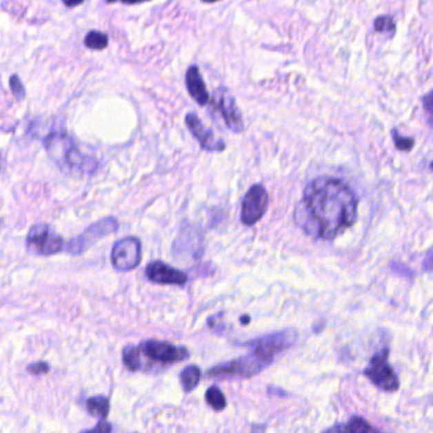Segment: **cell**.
<instances>
[{
	"label": "cell",
	"mask_w": 433,
	"mask_h": 433,
	"mask_svg": "<svg viewBox=\"0 0 433 433\" xmlns=\"http://www.w3.org/2000/svg\"><path fill=\"white\" fill-rule=\"evenodd\" d=\"M357 215V194L345 181L334 177H318L308 183L295 210V220L305 233L327 241L351 228Z\"/></svg>",
	"instance_id": "obj_1"
},
{
	"label": "cell",
	"mask_w": 433,
	"mask_h": 433,
	"mask_svg": "<svg viewBox=\"0 0 433 433\" xmlns=\"http://www.w3.org/2000/svg\"><path fill=\"white\" fill-rule=\"evenodd\" d=\"M45 148L60 168L70 174H90L97 168V161L81 152L78 145L65 132H54L45 139Z\"/></svg>",
	"instance_id": "obj_2"
},
{
	"label": "cell",
	"mask_w": 433,
	"mask_h": 433,
	"mask_svg": "<svg viewBox=\"0 0 433 433\" xmlns=\"http://www.w3.org/2000/svg\"><path fill=\"white\" fill-rule=\"evenodd\" d=\"M27 250L36 256L50 257L63 250L64 241L59 234L45 223L33 225L26 239Z\"/></svg>",
	"instance_id": "obj_3"
},
{
	"label": "cell",
	"mask_w": 433,
	"mask_h": 433,
	"mask_svg": "<svg viewBox=\"0 0 433 433\" xmlns=\"http://www.w3.org/2000/svg\"><path fill=\"white\" fill-rule=\"evenodd\" d=\"M267 367L265 362L259 360L253 352H249L245 356L235 359L233 361L220 363L215 367L208 371V376L211 379H232V377H241L248 379L259 374L262 370Z\"/></svg>",
	"instance_id": "obj_4"
},
{
	"label": "cell",
	"mask_w": 433,
	"mask_h": 433,
	"mask_svg": "<svg viewBox=\"0 0 433 433\" xmlns=\"http://www.w3.org/2000/svg\"><path fill=\"white\" fill-rule=\"evenodd\" d=\"M296 339V333L294 332H279L267 334L263 337L258 338L256 341H252L247 345L252 347L250 352L254 353L259 360L265 362L267 366L272 363L274 357L277 354L289 350L292 343Z\"/></svg>",
	"instance_id": "obj_5"
},
{
	"label": "cell",
	"mask_w": 433,
	"mask_h": 433,
	"mask_svg": "<svg viewBox=\"0 0 433 433\" xmlns=\"http://www.w3.org/2000/svg\"><path fill=\"white\" fill-rule=\"evenodd\" d=\"M119 226L120 224L116 217H105L94 224L90 225L85 229L84 233L69 241L66 245V250L72 256H81L99 239L108 236L110 234L116 233Z\"/></svg>",
	"instance_id": "obj_6"
},
{
	"label": "cell",
	"mask_w": 433,
	"mask_h": 433,
	"mask_svg": "<svg viewBox=\"0 0 433 433\" xmlns=\"http://www.w3.org/2000/svg\"><path fill=\"white\" fill-rule=\"evenodd\" d=\"M389 348L376 353L371 361L369 367L363 371V375L370 381L381 390L396 392L399 389V377L395 374L393 367L389 365Z\"/></svg>",
	"instance_id": "obj_7"
},
{
	"label": "cell",
	"mask_w": 433,
	"mask_h": 433,
	"mask_svg": "<svg viewBox=\"0 0 433 433\" xmlns=\"http://www.w3.org/2000/svg\"><path fill=\"white\" fill-rule=\"evenodd\" d=\"M141 256V241L135 236H126L114 243L111 252V262L114 270L128 272L140 265Z\"/></svg>",
	"instance_id": "obj_8"
},
{
	"label": "cell",
	"mask_w": 433,
	"mask_h": 433,
	"mask_svg": "<svg viewBox=\"0 0 433 433\" xmlns=\"http://www.w3.org/2000/svg\"><path fill=\"white\" fill-rule=\"evenodd\" d=\"M268 192L262 185H253L241 203V220L245 226H253L265 216L268 208Z\"/></svg>",
	"instance_id": "obj_9"
},
{
	"label": "cell",
	"mask_w": 433,
	"mask_h": 433,
	"mask_svg": "<svg viewBox=\"0 0 433 433\" xmlns=\"http://www.w3.org/2000/svg\"><path fill=\"white\" fill-rule=\"evenodd\" d=\"M140 350L149 360L158 363H177L190 359V352L185 347H177L157 339L143 342Z\"/></svg>",
	"instance_id": "obj_10"
},
{
	"label": "cell",
	"mask_w": 433,
	"mask_h": 433,
	"mask_svg": "<svg viewBox=\"0 0 433 433\" xmlns=\"http://www.w3.org/2000/svg\"><path fill=\"white\" fill-rule=\"evenodd\" d=\"M212 105H215L223 114L228 129L236 134H241L244 131V121L235 102V98L226 89H217L215 96L212 98Z\"/></svg>",
	"instance_id": "obj_11"
},
{
	"label": "cell",
	"mask_w": 433,
	"mask_h": 433,
	"mask_svg": "<svg viewBox=\"0 0 433 433\" xmlns=\"http://www.w3.org/2000/svg\"><path fill=\"white\" fill-rule=\"evenodd\" d=\"M185 125L191 131L193 137L200 143L201 148L208 152H223L225 149L224 141L217 139L211 130L208 129L202 121L199 119L196 113H187L185 116Z\"/></svg>",
	"instance_id": "obj_12"
},
{
	"label": "cell",
	"mask_w": 433,
	"mask_h": 433,
	"mask_svg": "<svg viewBox=\"0 0 433 433\" xmlns=\"http://www.w3.org/2000/svg\"><path fill=\"white\" fill-rule=\"evenodd\" d=\"M146 277L152 282L161 285H185L188 281V276L183 271L173 268L161 261H155L146 265Z\"/></svg>",
	"instance_id": "obj_13"
},
{
	"label": "cell",
	"mask_w": 433,
	"mask_h": 433,
	"mask_svg": "<svg viewBox=\"0 0 433 433\" xmlns=\"http://www.w3.org/2000/svg\"><path fill=\"white\" fill-rule=\"evenodd\" d=\"M185 87L190 96L192 97L197 105H206L209 103V92L201 75L199 66L193 65L191 68H188V70L185 72Z\"/></svg>",
	"instance_id": "obj_14"
},
{
	"label": "cell",
	"mask_w": 433,
	"mask_h": 433,
	"mask_svg": "<svg viewBox=\"0 0 433 433\" xmlns=\"http://www.w3.org/2000/svg\"><path fill=\"white\" fill-rule=\"evenodd\" d=\"M85 407L87 410L92 416L99 418V421L105 419L108 417V413H110V399L102 396V395H98V396H93V398H89L85 401Z\"/></svg>",
	"instance_id": "obj_15"
},
{
	"label": "cell",
	"mask_w": 433,
	"mask_h": 433,
	"mask_svg": "<svg viewBox=\"0 0 433 433\" xmlns=\"http://www.w3.org/2000/svg\"><path fill=\"white\" fill-rule=\"evenodd\" d=\"M201 370L196 365H188L183 371L181 372V383L185 393L192 392L200 384Z\"/></svg>",
	"instance_id": "obj_16"
},
{
	"label": "cell",
	"mask_w": 433,
	"mask_h": 433,
	"mask_svg": "<svg viewBox=\"0 0 433 433\" xmlns=\"http://www.w3.org/2000/svg\"><path fill=\"white\" fill-rule=\"evenodd\" d=\"M140 356H141L140 345H129L122 350V360L130 371H137L141 369Z\"/></svg>",
	"instance_id": "obj_17"
},
{
	"label": "cell",
	"mask_w": 433,
	"mask_h": 433,
	"mask_svg": "<svg viewBox=\"0 0 433 433\" xmlns=\"http://www.w3.org/2000/svg\"><path fill=\"white\" fill-rule=\"evenodd\" d=\"M205 399L208 401L210 407L216 412H221L226 407V398L219 386H210L208 392H206V395H205Z\"/></svg>",
	"instance_id": "obj_18"
},
{
	"label": "cell",
	"mask_w": 433,
	"mask_h": 433,
	"mask_svg": "<svg viewBox=\"0 0 433 433\" xmlns=\"http://www.w3.org/2000/svg\"><path fill=\"white\" fill-rule=\"evenodd\" d=\"M84 45L90 50L102 51L108 46V36L101 31H90L84 39Z\"/></svg>",
	"instance_id": "obj_19"
},
{
	"label": "cell",
	"mask_w": 433,
	"mask_h": 433,
	"mask_svg": "<svg viewBox=\"0 0 433 433\" xmlns=\"http://www.w3.org/2000/svg\"><path fill=\"white\" fill-rule=\"evenodd\" d=\"M333 430H339V431H345V432H372L376 431V428H374L372 425H370L365 419L360 417H354L343 427H338Z\"/></svg>",
	"instance_id": "obj_20"
},
{
	"label": "cell",
	"mask_w": 433,
	"mask_h": 433,
	"mask_svg": "<svg viewBox=\"0 0 433 433\" xmlns=\"http://www.w3.org/2000/svg\"><path fill=\"white\" fill-rule=\"evenodd\" d=\"M375 30L377 32L389 33L390 36H394V33L396 31V27H395L392 17L383 16L379 17L375 21Z\"/></svg>",
	"instance_id": "obj_21"
},
{
	"label": "cell",
	"mask_w": 433,
	"mask_h": 433,
	"mask_svg": "<svg viewBox=\"0 0 433 433\" xmlns=\"http://www.w3.org/2000/svg\"><path fill=\"white\" fill-rule=\"evenodd\" d=\"M394 144L401 152H410L414 145V140L412 137H403L398 134L396 130H393Z\"/></svg>",
	"instance_id": "obj_22"
},
{
	"label": "cell",
	"mask_w": 433,
	"mask_h": 433,
	"mask_svg": "<svg viewBox=\"0 0 433 433\" xmlns=\"http://www.w3.org/2000/svg\"><path fill=\"white\" fill-rule=\"evenodd\" d=\"M9 87L12 89L13 94L16 97L17 99L22 101L24 96H26V89H24L22 81L19 79L18 75H12L10 79H9Z\"/></svg>",
	"instance_id": "obj_23"
},
{
	"label": "cell",
	"mask_w": 433,
	"mask_h": 433,
	"mask_svg": "<svg viewBox=\"0 0 433 433\" xmlns=\"http://www.w3.org/2000/svg\"><path fill=\"white\" fill-rule=\"evenodd\" d=\"M27 371L32 375H45L50 371V366L46 362H36L27 367Z\"/></svg>",
	"instance_id": "obj_24"
},
{
	"label": "cell",
	"mask_w": 433,
	"mask_h": 433,
	"mask_svg": "<svg viewBox=\"0 0 433 433\" xmlns=\"http://www.w3.org/2000/svg\"><path fill=\"white\" fill-rule=\"evenodd\" d=\"M423 107H425V112L431 117V123L433 125V90L430 92L427 96L423 97L422 99Z\"/></svg>",
	"instance_id": "obj_25"
},
{
	"label": "cell",
	"mask_w": 433,
	"mask_h": 433,
	"mask_svg": "<svg viewBox=\"0 0 433 433\" xmlns=\"http://www.w3.org/2000/svg\"><path fill=\"white\" fill-rule=\"evenodd\" d=\"M112 430V427L108 425V423H105V419H102L97 427H94L93 430H89V431H93V432H110Z\"/></svg>",
	"instance_id": "obj_26"
},
{
	"label": "cell",
	"mask_w": 433,
	"mask_h": 433,
	"mask_svg": "<svg viewBox=\"0 0 433 433\" xmlns=\"http://www.w3.org/2000/svg\"><path fill=\"white\" fill-rule=\"evenodd\" d=\"M425 270H431L433 268V248L430 249V252L427 253V257L425 259Z\"/></svg>",
	"instance_id": "obj_27"
},
{
	"label": "cell",
	"mask_w": 433,
	"mask_h": 433,
	"mask_svg": "<svg viewBox=\"0 0 433 433\" xmlns=\"http://www.w3.org/2000/svg\"><path fill=\"white\" fill-rule=\"evenodd\" d=\"M108 4L111 3H122V4H139V3H144V1H150V0H105Z\"/></svg>",
	"instance_id": "obj_28"
},
{
	"label": "cell",
	"mask_w": 433,
	"mask_h": 433,
	"mask_svg": "<svg viewBox=\"0 0 433 433\" xmlns=\"http://www.w3.org/2000/svg\"><path fill=\"white\" fill-rule=\"evenodd\" d=\"M63 3H64L66 7L72 8V7H78V6H81V3H84V0H63Z\"/></svg>",
	"instance_id": "obj_29"
},
{
	"label": "cell",
	"mask_w": 433,
	"mask_h": 433,
	"mask_svg": "<svg viewBox=\"0 0 433 433\" xmlns=\"http://www.w3.org/2000/svg\"><path fill=\"white\" fill-rule=\"evenodd\" d=\"M249 321H250V318H249L248 315L241 316V323L243 325H247V324H249Z\"/></svg>",
	"instance_id": "obj_30"
},
{
	"label": "cell",
	"mask_w": 433,
	"mask_h": 433,
	"mask_svg": "<svg viewBox=\"0 0 433 433\" xmlns=\"http://www.w3.org/2000/svg\"><path fill=\"white\" fill-rule=\"evenodd\" d=\"M203 3H215V1H219V0H202Z\"/></svg>",
	"instance_id": "obj_31"
},
{
	"label": "cell",
	"mask_w": 433,
	"mask_h": 433,
	"mask_svg": "<svg viewBox=\"0 0 433 433\" xmlns=\"http://www.w3.org/2000/svg\"><path fill=\"white\" fill-rule=\"evenodd\" d=\"M431 168H433V163L431 164Z\"/></svg>",
	"instance_id": "obj_32"
}]
</instances>
